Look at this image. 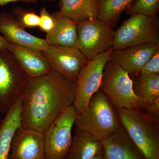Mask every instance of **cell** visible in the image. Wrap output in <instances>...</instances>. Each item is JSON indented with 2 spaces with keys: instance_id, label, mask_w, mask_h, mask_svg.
<instances>
[{
  "instance_id": "obj_11",
  "label": "cell",
  "mask_w": 159,
  "mask_h": 159,
  "mask_svg": "<svg viewBox=\"0 0 159 159\" xmlns=\"http://www.w3.org/2000/svg\"><path fill=\"white\" fill-rule=\"evenodd\" d=\"M9 159H46L43 133L20 126L12 138Z\"/></svg>"
},
{
  "instance_id": "obj_27",
  "label": "cell",
  "mask_w": 159,
  "mask_h": 159,
  "mask_svg": "<svg viewBox=\"0 0 159 159\" xmlns=\"http://www.w3.org/2000/svg\"><path fill=\"white\" fill-rule=\"evenodd\" d=\"M38 0H0V6H3L9 4L11 2H25L26 3H36Z\"/></svg>"
},
{
  "instance_id": "obj_3",
  "label": "cell",
  "mask_w": 159,
  "mask_h": 159,
  "mask_svg": "<svg viewBox=\"0 0 159 159\" xmlns=\"http://www.w3.org/2000/svg\"><path fill=\"white\" fill-rule=\"evenodd\" d=\"M121 125L145 159H159V123L136 109L118 110Z\"/></svg>"
},
{
  "instance_id": "obj_25",
  "label": "cell",
  "mask_w": 159,
  "mask_h": 159,
  "mask_svg": "<svg viewBox=\"0 0 159 159\" xmlns=\"http://www.w3.org/2000/svg\"><path fill=\"white\" fill-rule=\"evenodd\" d=\"M140 73L142 74H159V50L145 64Z\"/></svg>"
},
{
  "instance_id": "obj_20",
  "label": "cell",
  "mask_w": 159,
  "mask_h": 159,
  "mask_svg": "<svg viewBox=\"0 0 159 159\" xmlns=\"http://www.w3.org/2000/svg\"><path fill=\"white\" fill-rule=\"evenodd\" d=\"M134 80L133 89L140 99V111L159 98V74H142Z\"/></svg>"
},
{
  "instance_id": "obj_13",
  "label": "cell",
  "mask_w": 159,
  "mask_h": 159,
  "mask_svg": "<svg viewBox=\"0 0 159 159\" xmlns=\"http://www.w3.org/2000/svg\"><path fill=\"white\" fill-rule=\"evenodd\" d=\"M6 48L12 54L28 79L48 74L52 70L42 51L6 42Z\"/></svg>"
},
{
  "instance_id": "obj_28",
  "label": "cell",
  "mask_w": 159,
  "mask_h": 159,
  "mask_svg": "<svg viewBox=\"0 0 159 159\" xmlns=\"http://www.w3.org/2000/svg\"><path fill=\"white\" fill-rule=\"evenodd\" d=\"M7 41L0 33V49L6 48V44Z\"/></svg>"
},
{
  "instance_id": "obj_24",
  "label": "cell",
  "mask_w": 159,
  "mask_h": 159,
  "mask_svg": "<svg viewBox=\"0 0 159 159\" xmlns=\"http://www.w3.org/2000/svg\"><path fill=\"white\" fill-rule=\"evenodd\" d=\"M39 23L38 27L46 34L50 33L55 26V20L45 7L41 9L39 13Z\"/></svg>"
},
{
  "instance_id": "obj_5",
  "label": "cell",
  "mask_w": 159,
  "mask_h": 159,
  "mask_svg": "<svg viewBox=\"0 0 159 159\" xmlns=\"http://www.w3.org/2000/svg\"><path fill=\"white\" fill-rule=\"evenodd\" d=\"M150 43H159L158 18L133 14L115 31L112 48L120 51Z\"/></svg>"
},
{
  "instance_id": "obj_17",
  "label": "cell",
  "mask_w": 159,
  "mask_h": 159,
  "mask_svg": "<svg viewBox=\"0 0 159 159\" xmlns=\"http://www.w3.org/2000/svg\"><path fill=\"white\" fill-rule=\"evenodd\" d=\"M20 97L6 114L0 125V159H9L12 138L21 126Z\"/></svg>"
},
{
  "instance_id": "obj_2",
  "label": "cell",
  "mask_w": 159,
  "mask_h": 159,
  "mask_svg": "<svg viewBox=\"0 0 159 159\" xmlns=\"http://www.w3.org/2000/svg\"><path fill=\"white\" fill-rule=\"evenodd\" d=\"M74 125L100 141L122 126L118 111L100 89L91 97L86 110L77 115Z\"/></svg>"
},
{
  "instance_id": "obj_16",
  "label": "cell",
  "mask_w": 159,
  "mask_h": 159,
  "mask_svg": "<svg viewBox=\"0 0 159 159\" xmlns=\"http://www.w3.org/2000/svg\"><path fill=\"white\" fill-rule=\"evenodd\" d=\"M52 15L55 20V26L50 33L46 34L47 43L53 45L76 47L77 23L58 11Z\"/></svg>"
},
{
  "instance_id": "obj_31",
  "label": "cell",
  "mask_w": 159,
  "mask_h": 159,
  "mask_svg": "<svg viewBox=\"0 0 159 159\" xmlns=\"http://www.w3.org/2000/svg\"><path fill=\"white\" fill-rule=\"evenodd\" d=\"M43 1H55V0H43Z\"/></svg>"
},
{
  "instance_id": "obj_19",
  "label": "cell",
  "mask_w": 159,
  "mask_h": 159,
  "mask_svg": "<svg viewBox=\"0 0 159 159\" xmlns=\"http://www.w3.org/2000/svg\"><path fill=\"white\" fill-rule=\"evenodd\" d=\"M98 0H59V12L75 22L97 18Z\"/></svg>"
},
{
  "instance_id": "obj_30",
  "label": "cell",
  "mask_w": 159,
  "mask_h": 159,
  "mask_svg": "<svg viewBox=\"0 0 159 159\" xmlns=\"http://www.w3.org/2000/svg\"><path fill=\"white\" fill-rule=\"evenodd\" d=\"M2 119L1 117V116H0V125H1V123H2Z\"/></svg>"
},
{
  "instance_id": "obj_6",
  "label": "cell",
  "mask_w": 159,
  "mask_h": 159,
  "mask_svg": "<svg viewBox=\"0 0 159 159\" xmlns=\"http://www.w3.org/2000/svg\"><path fill=\"white\" fill-rule=\"evenodd\" d=\"M28 79L11 52L0 49V114L6 115L14 105Z\"/></svg>"
},
{
  "instance_id": "obj_15",
  "label": "cell",
  "mask_w": 159,
  "mask_h": 159,
  "mask_svg": "<svg viewBox=\"0 0 159 159\" xmlns=\"http://www.w3.org/2000/svg\"><path fill=\"white\" fill-rule=\"evenodd\" d=\"M101 142L104 159H145L122 125Z\"/></svg>"
},
{
  "instance_id": "obj_29",
  "label": "cell",
  "mask_w": 159,
  "mask_h": 159,
  "mask_svg": "<svg viewBox=\"0 0 159 159\" xmlns=\"http://www.w3.org/2000/svg\"><path fill=\"white\" fill-rule=\"evenodd\" d=\"M91 159H104L103 152H101V153L97 154V155L93 157Z\"/></svg>"
},
{
  "instance_id": "obj_14",
  "label": "cell",
  "mask_w": 159,
  "mask_h": 159,
  "mask_svg": "<svg viewBox=\"0 0 159 159\" xmlns=\"http://www.w3.org/2000/svg\"><path fill=\"white\" fill-rule=\"evenodd\" d=\"M159 50V43H146L120 51H113L111 57L129 74L140 73L145 64Z\"/></svg>"
},
{
  "instance_id": "obj_10",
  "label": "cell",
  "mask_w": 159,
  "mask_h": 159,
  "mask_svg": "<svg viewBox=\"0 0 159 159\" xmlns=\"http://www.w3.org/2000/svg\"><path fill=\"white\" fill-rule=\"evenodd\" d=\"M52 70L76 82L80 71L89 60L76 47L49 45L43 51Z\"/></svg>"
},
{
  "instance_id": "obj_26",
  "label": "cell",
  "mask_w": 159,
  "mask_h": 159,
  "mask_svg": "<svg viewBox=\"0 0 159 159\" xmlns=\"http://www.w3.org/2000/svg\"><path fill=\"white\" fill-rule=\"evenodd\" d=\"M143 110L145 111V112L143 113L146 116L152 121L159 123V98L145 107Z\"/></svg>"
},
{
  "instance_id": "obj_9",
  "label": "cell",
  "mask_w": 159,
  "mask_h": 159,
  "mask_svg": "<svg viewBox=\"0 0 159 159\" xmlns=\"http://www.w3.org/2000/svg\"><path fill=\"white\" fill-rule=\"evenodd\" d=\"M77 114L74 106L65 111L43 133L46 159H65L72 141Z\"/></svg>"
},
{
  "instance_id": "obj_18",
  "label": "cell",
  "mask_w": 159,
  "mask_h": 159,
  "mask_svg": "<svg viewBox=\"0 0 159 159\" xmlns=\"http://www.w3.org/2000/svg\"><path fill=\"white\" fill-rule=\"evenodd\" d=\"M102 152L101 141L76 129L70 148L65 159H91Z\"/></svg>"
},
{
  "instance_id": "obj_1",
  "label": "cell",
  "mask_w": 159,
  "mask_h": 159,
  "mask_svg": "<svg viewBox=\"0 0 159 159\" xmlns=\"http://www.w3.org/2000/svg\"><path fill=\"white\" fill-rule=\"evenodd\" d=\"M76 82L52 70L28 79L20 96V124L24 128L44 133L73 105Z\"/></svg>"
},
{
  "instance_id": "obj_8",
  "label": "cell",
  "mask_w": 159,
  "mask_h": 159,
  "mask_svg": "<svg viewBox=\"0 0 159 159\" xmlns=\"http://www.w3.org/2000/svg\"><path fill=\"white\" fill-rule=\"evenodd\" d=\"M76 47L89 60L112 48L115 31L107 23L95 19L77 23Z\"/></svg>"
},
{
  "instance_id": "obj_12",
  "label": "cell",
  "mask_w": 159,
  "mask_h": 159,
  "mask_svg": "<svg viewBox=\"0 0 159 159\" xmlns=\"http://www.w3.org/2000/svg\"><path fill=\"white\" fill-rule=\"evenodd\" d=\"M0 33L7 42L43 51L49 44L45 39L36 37L26 31L10 12L0 14Z\"/></svg>"
},
{
  "instance_id": "obj_7",
  "label": "cell",
  "mask_w": 159,
  "mask_h": 159,
  "mask_svg": "<svg viewBox=\"0 0 159 159\" xmlns=\"http://www.w3.org/2000/svg\"><path fill=\"white\" fill-rule=\"evenodd\" d=\"M112 48L89 60L83 68L76 81L74 106L77 115L86 110L91 97L100 89L103 70L111 58Z\"/></svg>"
},
{
  "instance_id": "obj_22",
  "label": "cell",
  "mask_w": 159,
  "mask_h": 159,
  "mask_svg": "<svg viewBox=\"0 0 159 159\" xmlns=\"http://www.w3.org/2000/svg\"><path fill=\"white\" fill-rule=\"evenodd\" d=\"M159 9V0H136L128 9L127 14L144 15L157 17Z\"/></svg>"
},
{
  "instance_id": "obj_4",
  "label": "cell",
  "mask_w": 159,
  "mask_h": 159,
  "mask_svg": "<svg viewBox=\"0 0 159 159\" xmlns=\"http://www.w3.org/2000/svg\"><path fill=\"white\" fill-rule=\"evenodd\" d=\"M100 90L117 110L140 111V99L134 92L129 74L111 57L104 67Z\"/></svg>"
},
{
  "instance_id": "obj_23",
  "label": "cell",
  "mask_w": 159,
  "mask_h": 159,
  "mask_svg": "<svg viewBox=\"0 0 159 159\" xmlns=\"http://www.w3.org/2000/svg\"><path fill=\"white\" fill-rule=\"evenodd\" d=\"M13 13L16 19L25 29L35 28L39 25V15L34 11L17 7L13 9Z\"/></svg>"
},
{
  "instance_id": "obj_21",
  "label": "cell",
  "mask_w": 159,
  "mask_h": 159,
  "mask_svg": "<svg viewBox=\"0 0 159 159\" xmlns=\"http://www.w3.org/2000/svg\"><path fill=\"white\" fill-rule=\"evenodd\" d=\"M136 0H98L97 19L112 25Z\"/></svg>"
}]
</instances>
